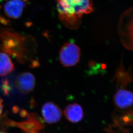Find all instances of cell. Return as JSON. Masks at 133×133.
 Listing matches in <instances>:
<instances>
[{
	"label": "cell",
	"mask_w": 133,
	"mask_h": 133,
	"mask_svg": "<svg viewBox=\"0 0 133 133\" xmlns=\"http://www.w3.org/2000/svg\"><path fill=\"white\" fill-rule=\"evenodd\" d=\"M57 2L60 19L71 29L78 28L82 16L93 10L92 0H57Z\"/></svg>",
	"instance_id": "6da1fadb"
},
{
	"label": "cell",
	"mask_w": 133,
	"mask_h": 133,
	"mask_svg": "<svg viewBox=\"0 0 133 133\" xmlns=\"http://www.w3.org/2000/svg\"><path fill=\"white\" fill-rule=\"evenodd\" d=\"M80 49L76 44L70 42L65 43L59 51L60 63L65 67L76 65L80 61Z\"/></svg>",
	"instance_id": "7a4b0ae2"
},
{
	"label": "cell",
	"mask_w": 133,
	"mask_h": 133,
	"mask_svg": "<svg viewBox=\"0 0 133 133\" xmlns=\"http://www.w3.org/2000/svg\"><path fill=\"white\" fill-rule=\"evenodd\" d=\"M124 88L118 89L115 94L113 101L118 110L126 112L133 109V93Z\"/></svg>",
	"instance_id": "3957f363"
},
{
	"label": "cell",
	"mask_w": 133,
	"mask_h": 133,
	"mask_svg": "<svg viewBox=\"0 0 133 133\" xmlns=\"http://www.w3.org/2000/svg\"><path fill=\"white\" fill-rule=\"evenodd\" d=\"M14 84L20 93L24 94H28L32 91L35 87V78L30 72H23L16 76Z\"/></svg>",
	"instance_id": "277c9868"
},
{
	"label": "cell",
	"mask_w": 133,
	"mask_h": 133,
	"mask_svg": "<svg viewBox=\"0 0 133 133\" xmlns=\"http://www.w3.org/2000/svg\"><path fill=\"white\" fill-rule=\"evenodd\" d=\"M42 113L44 121L49 124L59 122L62 116L60 108L57 105L50 102L44 103L42 107Z\"/></svg>",
	"instance_id": "5b68a950"
},
{
	"label": "cell",
	"mask_w": 133,
	"mask_h": 133,
	"mask_svg": "<svg viewBox=\"0 0 133 133\" xmlns=\"http://www.w3.org/2000/svg\"><path fill=\"white\" fill-rule=\"evenodd\" d=\"M25 6L22 0H10L6 3L4 10L5 14L11 19H18L21 16Z\"/></svg>",
	"instance_id": "8992f818"
},
{
	"label": "cell",
	"mask_w": 133,
	"mask_h": 133,
	"mask_svg": "<svg viewBox=\"0 0 133 133\" xmlns=\"http://www.w3.org/2000/svg\"><path fill=\"white\" fill-rule=\"evenodd\" d=\"M64 114L67 119L72 123L81 122L84 117L82 108L77 103L68 105L64 110Z\"/></svg>",
	"instance_id": "52a82bcc"
},
{
	"label": "cell",
	"mask_w": 133,
	"mask_h": 133,
	"mask_svg": "<svg viewBox=\"0 0 133 133\" xmlns=\"http://www.w3.org/2000/svg\"><path fill=\"white\" fill-rule=\"evenodd\" d=\"M120 32L121 39L123 45L127 49L133 50V19L126 24Z\"/></svg>",
	"instance_id": "ba28073f"
},
{
	"label": "cell",
	"mask_w": 133,
	"mask_h": 133,
	"mask_svg": "<svg viewBox=\"0 0 133 133\" xmlns=\"http://www.w3.org/2000/svg\"><path fill=\"white\" fill-rule=\"evenodd\" d=\"M14 69V64L10 57L4 52H0V77L8 75Z\"/></svg>",
	"instance_id": "9c48e42d"
},
{
	"label": "cell",
	"mask_w": 133,
	"mask_h": 133,
	"mask_svg": "<svg viewBox=\"0 0 133 133\" xmlns=\"http://www.w3.org/2000/svg\"><path fill=\"white\" fill-rule=\"evenodd\" d=\"M116 77L117 84L123 87H125L131 80V77L129 74L126 72L124 69H121V68L116 74Z\"/></svg>",
	"instance_id": "30bf717a"
},
{
	"label": "cell",
	"mask_w": 133,
	"mask_h": 133,
	"mask_svg": "<svg viewBox=\"0 0 133 133\" xmlns=\"http://www.w3.org/2000/svg\"><path fill=\"white\" fill-rule=\"evenodd\" d=\"M2 99H1V98L0 97V115L2 114V112L3 109V103Z\"/></svg>",
	"instance_id": "8fae6325"
},
{
	"label": "cell",
	"mask_w": 133,
	"mask_h": 133,
	"mask_svg": "<svg viewBox=\"0 0 133 133\" xmlns=\"http://www.w3.org/2000/svg\"><path fill=\"white\" fill-rule=\"evenodd\" d=\"M0 22L3 24H6L7 23L6 20L4 18L2 17L1 16H0Z\"/></svg>",
	"instance_id": "7c38bea8"
},
{
	"label": "cell",
	"mask_w": 133,
	"mask_h": 133,
	"mask_svg": "<svg viewBox=\"0 0 133 133\" xmlns=\"http://www.w3.org/2000/svg\"><path fill=\"white\" fill-rule=\"evenodd\" d=\"M0 133H6V132H4V131H0Z\"/></svg>",
	"instance_id": "4fadbf2b"
},
{
	"label": "cell",
	"mask_w": 133,
	"mask_h": 133,
	"mask_svg": "<svg viewBox=\"0 0 133 133\" xmlns=\"http://www.w3.org/2000/svg\"><path fill=\"white\" fill-rule=\"evenodd\" d=\"M23 1H27V0H23Z\"/></svg>",
	"instance_id": "5bb4252c"
}]
</instances>
